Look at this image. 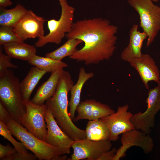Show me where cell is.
<instances>
[{"instance_id":"obj_1","label":"cell","mask_w":160,"mask_h":160,"mask_svg":"<svg viewBox=\"0 0 160 160\" xmlns=\"http://www.w3.org/2000/svg\"><path fill=\"white\" fill-rule=\"evenodd\" d=\"M117 26L102 18L85 19L73 23L66 38L78 39L84 42L81 49H77L70 58L85 64H97L108 60L116 49Z\"/></svg>"},{"instance_id":"obj_2","label":"cell","mask_w":160,"mask_h":160,"mask_svg":"<svg viewBox=\"0 0 160 160\" xmlns=\"http://www.w3.org/2000/svg\"><path fill=\"white\" fill-rule=\"evenodd\" d=\"M74 83L66 76L60 79L53 95L45 102L49 110L62 130L74 140L86 138L85 131L77 127L73 122L68 111V94Z\"/></svg>"},{"instance_id":"obj_3","label":"cell","mask_w":160,"mask_h":160,"mask_svg":"<svg viewBox=\"0 0 160 160\" xmlns=\"http://www.w3.org/2000/svg\"><path fill=\"white\" fill-rule=\"evenodd\" d=\"M0 120L4 122L12 135L31 151L39 160H65L67 159L60 149L50 145L29 132L15 121L1 104L0 105Z\"/></svg>"},{"instance_id":"obj_4","label":"cell","mask_w":160,"mask_h":160,"mask_svg":"<svg viewBox=\"0 0 160 160\" xmlns=\"http://www.w3.org/2000/svg\"><path fill=\"white\" fill-rule=\"evenodd\" d=\"M20 80L10 69L0 73V103L12 117L19 123L25 113L26 107L19 89Z\"/></svg>"},{"instance_id":"obj_5","label":"cell","mask_w":160,"mask_h":160,"mask_svg":"<svg viewBox=\"0 0 160 160\" xmlns=\"http://www.w3.org/2000/svg\"><path fill=\"white\" fill-rule=\"evenodd\" d=\"M58 0L61 7L60 17L57 20L53 19L47 21L49 32L47 35L39 38L35 43L37 47L48 43L59 44L66 34L71 30L75 8L69 5L66 0Z\"/></svg>"},{"instance_id":"obj_6","label":"cell","mask_w":160,"mask_h":160,"mask_svg":"<svg viewBox=\"0 0 160 160\" xmlns=\"http://www.w3.org/2000/svg\"><path fill=\"white\" fill-rule=\"evenodd\" d=\"M128 2L139 15L140 26L147 36L148 47L160 30V7L151 0H128Z\"/></svg>"},{"instance_id":"obj_7","label":"cell","mask_w":160,"mask_h":160,"mask_svg":"<svg viewBox=\"0 0 160 160\" xmlns=\"http://www.w3.org/2000/svg\"><path fill=\"white\" fill-rule=\"evenodd\" d=\"M148 95L146 110L133 114L130 121L135 129L149 134L154 126L155 115L160 110V83L149 89Z\"/></svg>"},{"instance_id":"obj_8","label":"cell","mask_w":160,"mask_h":160,"mask_svg":"<svg viewBox=\"0 0 160 160\" xmlns=\"http://www.w3.org/2000/svg\"><path fill=\"white\" fill-rule=\"evenodd\" d=\"M26 112L19 120V124L31 133L44 141L47 132L45 119L46 106L38 105L30 100L24 102Z\"/></svg>"},{"instance_id":"obj_9","label":"cell","mask_w":160,"mask_h":160,"mask_svg":"<svg viewBox=\"0 0 160 160\" xmlns=\"http://www.w3.org/2000/svg\"><path fill=\"white\" fill-rule=\"evenodd\" d=\"M111 141H93L86 138L74 140L71 145L73 153L68 160H98L104 153L111 149Z\"/></svg>"},{"instance_id":"obj_10","label":"cell","mask_w":160,"mask_h":160,"mask_svg":"<svg viewBox=\"0 0 160 160\" xmlns=\"http://www.w3.org/2000/svg\"><path fill=\"white\" fill-rule=\"evenodd\" d=\"M129 108L128 105L119 106L116 112L100 119L109 131L110 141L117 140L120 134L135 129L130 121L133 114L128 111Z\"/></svg>"},{"instance_id":"obj_11","label":"cell","mask_w":160,"mask_h":160,"mask_svg":"<svg viewBox=\"0 0 160 160\" xmlns=\"http://www.w3.org/2000/svg\"><path fill=\"white\" fill-rule=\"evenodd\" d=\"M121 142L122 145L117 150L113 160H119L125 156L127 150L132 146L141 147L146 154L151 152L154 146L153 139L149 134L136 129L122 134Z\"/></svg>"},{"instance_id":"obj_12","label":"cell","mask_w":160,"mask_h":160,"mask_svg":"<svg viewBox=\"0 0 160 160\" xmlns=\"http://www.w3.org/2000/svg\"><path fill=\"white\" fill-rule=\"evenodd\" d=\"M45 20L28 10L22 19L13 28L16 35L24 41L29 38L44 36V23Z\"/></svg>"},{"instance_id":"obj_13","label":"cell","mask_w":160,"mask_h":160,"mask_svg":"<svg viewBox=\"0 0 160 160\" xmlns=\"http://www.w3.org/2000/svg\"><path fill=\"white\" fill-rule=\"evenodd\" d=\"M45 119L47 132L44 141L58 147L64 155L69 154L74 140L62 130L47 107Z\"/></svg>"},{"instance_id":"obj_14","label":"cell","mask_w":160,"mask_h":160,"mask_svg":"<svg viewBox=\"0 0 160 160\" xmlns=\"http://www.w3.org/2000/svg\"><path fill=\"white\" fill-rule=\"evenodd\" d=\"M137 72L145 87L149 89L148 82L153 81L160 83L159 69L153 59L148 54H143L140 57L130 60L128 62Z\"/></svg>"},{"instance_id":"obj_15","label":"cell","mask_w":160,"mask_h":160,"mask_svg":"<svg viewBox=\"0 0 160 160\" xmlns=\"http://www.w3.org/2000/svg\"><path fill=\"white\" fill-rule=\"evenodd\" d=\"M77 116L73 121L82 119L96 120L110 115L115 112L108 105L95 99L87 100L80 102L77 107Z\"/></svg>"},{"instance_id":"obj_16","label":"cell","mask_w":160,"mask_h":160,"mask_svg":"<svg viewBox=\"0 0 160 160\" xmlns=\"http://www.w3.org/2000/svg\"><path fill=\"white\" fill-rule=\"evenodd\" d=\"M138 25H133L129 31L128 44L121 53L123 60L129 62L131 59L140 57L143 54L141 50L144 41L147 38L146 33L138 30Z\"/></svg>"},{"instance_id":"obj_17","label":"cell","mask_w":160,"mask_h":160,"mask_svg":"<svg viewBox=\"0 0 160 160\" xmlns=\"http://www.w3.org/2000/svg\"><path fill=\"white\" fill-rule=\"evenodd\" d=\"M64 71L63 69H60L52 73L47 80L38 89L30 101L37 105L44 104V103L55 94L59 79Z\"/></svg>"},{"instance_id":"obj_18","label":"cell","mask_w":160,"mask_h":160,"mask_svg":"<svg viewBox=\"0 0 160 160\" xmlns=\"http://www.w3.org/2000/svg\"><path fill=\"white\" fill-rule=\"evenodd\" d=\"M94 76L92 72H86L83 68L79 69L78 81L76 84L72 86L70 91L71 97L68 104L69 114L73 121L75 117V114L77 107L80 102L81 94L83 86L86 82Z\"/></svg>"},{"instance_id":"obj_19","label":"cell","mask_w":160,"mask_h":160,"mask_svg":"<svg viewBox=\"0 0 160 160\" xmlns=\"http://www.w3.org/2000/svg\"><path fill=\"white\" fill-rule=\"evenodd\" d=\"M47 73L46 71L34 66L30 68L25 77L19 84L20 94L24 102L30 100L33 91L41 79Z\"/></svg>"},{"instance_id":"obj_20","label":"cell","mask_w":160,"mask_h":160,"mask_svg":"<svg viewBox=\"0 0 160 160\" xmlns=\"http://www.w3.org/2000/svg\"><path fill=\"white\" fill-rule=\"evenodd\" d=\"M2 46L6 54L12 58L27 61L36 55L37 51L34 46L23 42L10 43Z\"/></svg>"},{"instance_id":"obj_21","label":"cell","mask_w":160,"mask_h":160,"mask_svg":"<svg viewBox=\"0 0 160 160\" xmlns=\"http://www.w3.org/2000/svg\"><path fill=\"white\" fill-rule=\"evenodd\" d=\"M28 10L17 4L14 8L7 9L0 7V26L13 27L24 16Z\"/></svg>"},{"instance_id":"obj_22","label":"cell","mask_w":160,"mask_h":160,"mask_svg":"<svg viewBox=\"0 0 160 160\" xmlns=\"http://www.w3.org/2000/svg\"><path fill=\"white\" fill-rule=\"evenodd\" d=\"M85 131L87 139L96 141L109 139V131L106 125L100 119L89 121Z\"/></svg>"},{"instance_id":"obj_23","label":"cell","mask_w":160,"mask_h":160,"mask_svg":"<svg viewBox=\"0 0 160 160\" xmlns=\"http://www.w3.org/2000/svg\"><path fill=\"white\" fill-rule=\"evenodd\" d=\"M28 63L39 69L51 73L67 67V64L62 61L49 57H43L36 55L28 61Z\"/></svg>"},{"instance_id":"obj_24","label":"cell","mask_w":160,"mask_h":160,"mask_svg":"<svg viewBox=\"0 0 160 160\" xmlns=\"http://www.w3.org/2000/svg\"><path fill=\"white\" fill-rule=\"evenodd\" d=\"M83 41L79 39H69L56 49L47 53L45 57L61 61L64 57L71 56L77 49L76 47Z\"/></svg>"},{"instance_id":"obj_25","label":"cell","mask_w":160,"mask_h":160,"mask_svg":"<svg viewBox=\"0 0 160 160\" xmlns=\"http://www.w3.org/2000/svg\"><path fill=\"white\" fill-rule=\"evenodd\" d=\"M24 42L16 35L11 27L0 26V45L10 43Z\"/></svg>"},{"instance_id":"obj_26","label":"cell","mask_w":160,"mask_h":160,"mask_svg":"<svg viewBox=\"0 0 160 160\" xmlns=\"http://www.w3.org/2000/svg\"><path fill=\"white\" fill-rule=\"evenodd\" d=\"M0 134L10 142L17 151L23 153H28V149L22 143L18 142L13 137L6 124L1 120H0Z\"/></svg>"},{"instance_id":"obj_27","label":"cell","mask_w":160,"mask_h":160,"mask_svg":"<svg viewBox=\"0 0 160 160\" xmlns=\"http://www.w3.org/2000/svg\"><path fill=\"white\" fill-rule=\"evenodd\" d=\"M2 47L1 46L0 48V73L6 69L11 68L16 69L17 68V65L11 62L12 58L7 54L3 53Z\"/></svg>"},{"instance_id":"obj_28","label":"cell","mask_w":160,"mask_h":160,"mask_svg":"<svg viewBox=\"0 0 160 160\" xmlns=\"http://www.w3.org/2000/svg\"><path fill=\"white\" fill-rule=\"evenodd\" d=\"M36 155L31 153H23L17 151L11 155L4 158L2 160H35Z\"/></svg>"},{"instance_id":"obj_29","label":"cell","mask_w":160,"mask_h":160,"mask_svg":"<svg viewBox=\"0 0 160 160\" xmlns=\"http://www.w3.org/2000/svg\"><path fill=\"white\" fill-rule=\"evenodd\" d=\"M17 151L15 148L12 147L9 144L4 145L0 144V160L8 156Z\"/></svg>"},{"instance_id":"obj_30","label":"cell","mask_w":160,"mask_h":160,"mask_svg":"<svg viewBox=\"0 0 160 160\" xmlns=\"http://www.w3.org/2000/svg\"><path fill=\"white\" fill-rule=\"evenodd\" d=\"M117 149L113 148L111 150L104 153L99 157L98 160H113Z\"/></svg>"},{"instance_id":"obj_31","label":"cell","mask_w":160,"mask_h":160,"mask_svg":"<svg viewBox=\"0 0 160 160\" xmlns=\"http://www.w3.org/2000/svg\"><path fill=\"white\" fill-rule=\"evenodd\" d=\"M12 4L10 0H0V7L5 8Z\"/></svg>"},{"instance_id":"obj_32","label":"cell","mask_w":160,"mask_h":160,"mask_svg":"<svg viewBox=\"0 0 160 160\" xmlns=\"http://www.w3.org/2000/svg\"><path fill=\"white\" fill-rule=\"evenodd\" d=\"M153 2H157L159 1H160V0H151Z\"/></svg>"}]
</instances>
